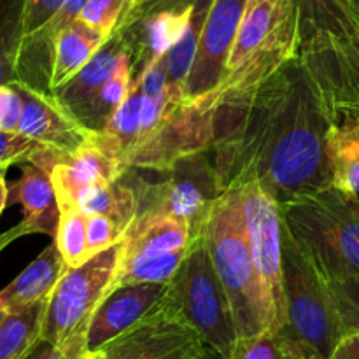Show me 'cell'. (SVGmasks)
<instances>
[{
    "label": "cell",
    "mask_w": 359,
    "mask_h": 359,
    "mask_svg": "<svg viewBox=\"0 0 359 359\" xmlns=\"http://www.w3.org/2000/svg\"><path fill=\"white\" fill-rule=\"evenodd\" d=\"M217 91L210 151L223 191L256 181L280 207L332 186L326 140L337 112L302 49L228 72Z\"/></svg>",
    "instance_id": "obj_1"
},
{
    "label": "cell",
    "mask_w": 359,
    "mask_h": 359,
    "mask_svg": "<svg viewBox=\"0 0 359 359\" xmlns=\"http://www.w3.org/2000/svg\"><path fill=\"white\" fill-rule=\"evenodd\" d=\"M198 235L228 294L238 339L283 330L256 270L238 189L224 191L212 203Z\"/></svg>",
    "instance_id": "obj_2"
},
{
    "label": "cell",
    "mask_w": 359,
    "mask_h": 359,
    "mask_svg": "<svg viewBox=\"0 0 359 359\" xmlns=\"http://www.w3.org/2000/svg\"><path fill=\"white\" fill-rule=\"evenodd\" d=\"M280 216L326 280L359 277V198L328 186L280 205Z\"/></svg>",
    "instance_id": "obj_3"
},
{
    "label": "cell",
    "mask_w": 359,
    "mask_h": 359,
    "mask_svg": "<svg viewBox=\"0 0 359 359\" xmlns=\"http://www.w3.org/2000/svg\"><path fill=\"white\" fill-rule=\"evenodd\" d=\"M121 242L91 256L86 263L67 269L49 294L42 321V340L60 347L72 359L86 351L88 330L98 305L114 287Z\"/></svg>",
    "instance_id": "obj_4"
},
{
    "label": "cell",
    "mask_w": 359,
    "mask_h": 359,
    "mask_svg": "<svg viewBox=\"0 0 359 359\" xmlns=\"http://www.w3.org/2000/svg\"><path fill=\"white\" fill-rule=\"evenodd\" d=\"M165 297L207 347L221 359L231 356L238 340L237 326L202 235L193 238L188 255L167 283Z\"/></svg>",
    "instance_id": "obj_5"
},
{
    "label": "cell",
    "mask_w": 359,
    "mask_h": 359,
    "mask_svg": "<svg viewBox=\"0 0 359 359\" xmlns=\"http://www.w3.org/2000/svg\"><path fill=\"white\" fill-rule=\"evenodd\" d=\"M286 326L321 359H330L344 332L332 290L314 263L283 228Z\"/></svg>",
    "instance_id": "obj_6"
},
{
    "label": "cell",
    "mask_w": 359,
    "mask_h": 359,
    "mask_svg": "<svg viewBox=\"0 0 359 359\" xmlns=\"http://www.w3.org/2000/svg\"><path fill=\"white\" fill-rule=\"evenodd\" d=\"M217 102V88L200 97L174 95L160 123L130 151L126 158L128 168L161 172L181 158L209 151L212 147Z\"/></svg>",
    "instance_id": "obj_7"
},
{
    "label": "cell",
    "mask_w": 359,
    "mask_h": 359,
    "mask_svg": "<svg viewBox=\"0 0 359 359\" xmlns=\"http://www.w3.org/2000/svg\"><path fill=\"white\" fill-rule=\"evenodd\" d=\"M158 174L161 177L156 182L144 177L128 179L139 198V212L153 210L184 219L196 238L212 203L224 193L214 158L203 151L181 158Z\"/></svg>",
    "instance_id": "obj_8"
},
{
    "label": "cell",
    "mask_w": 359,
    "mask_h": 359,
    "mask_svg": "<svg viewBox=\"0 0 359 359\" xmlns=\"http://www.w3.org/2000/svg\"><path fill=\"white\" fill-rule=\"evenodd\" d=\"M242 214L256 270L265 293L279 319L286 326V294H284L283 216L277 200L259 182H248L238 188Z\"/></svg>",
    "instance_id": "obj_9"
},
{
    "label": "cell",
    "mask_w": 359,
    "mask_h": 359,
    "mask_svg": "<svg viewBox=\"0 0 359 359\" xmlns=\"http://www.w3.org/2000/svg\"><path fill=\"white\" fill-rule=\"evenodd\" d=\"M202 344L198 333L163 293L137 325L105 344L102 351L107 359H182Z\"/></svg>",
    "instance_id": "obj_10"
},
{
    "label": "cell",
    "mask_w": 359,
    "mask_h": 359,
    "mask_svg": "<svg viewBox=\"0 0 359 359\" xmlns=\"http://www.w3.org/2000/svg\"><path fill=\"white\" fill-rule=\"evenodd\" d=\"M245 2L248 0H212L186 83L188 97L209 93L224 79Z\"/></svg>",
    "instance_id": "obj_11"
},
{
    "label": "cell",
    "mask_w": 359,
    "mask_h": 359,
    "mask_svg": "<svg viewBox=\"0 0 359 359\" xmlns=\"http://www.w3.org/2000/svg\"><path fill=\"white\" fill-rule=\"evenodd\" d=\"M23 98L18 132L35 140L62 156L72 154L90 140L91 130L81 125L79 119L48 90L16 81L13 83Z\"/></svg>",
    "instance_id": "obj_12"
},
{
    "label": "cell",
    "mask_w": 359,
    "mask_h": 359,
    "mask_svg": "<svg viewBox=\"0 0 359 359\" xmlns=\"http://www.w3.org/2000/svg\"><path fill=\"white\" fill-rule=\"evenodd\" d=\"M128 49L130 41L126 30L123 27H116L107 41L95 53L93 58L72 79L51 91L79 119L81 125L91 132H93L98 93L116 72L119 60Z\"/></svg>",
    "instance_id": "obj_13"
},
{
    "label": "cell",
    "mask_w": 359,
    "mask_h": 359,
    "mask_svg": "<svg viewBox=\"0 0 359 359\" xmlns=\"http://www.w3.org/2000/svg\"><path fill=\"white\" fill-rule=\"evenodd\" d=\"M130 168L102 142L98 132L72 154L62 156L48 172L55 186L58 203H74L84 188L97 182H114Z\"/></svg>",
    "instance_id": "obj_14"
},
{
    "label": "cell",
    "mask_w": 359,
    "mask_h": 359,
    "mask_svg": "<svg viewBox=\"0 0 359 359\" xmlns=\"http://www.w3.org/2000/svg\"><path fill=\"white\" fill-rule=\"evenodd\" d=\"M167 290V283H140L112 287L102 300L88 330L86 351H98L140 321Z\"/></svg>",
    "instance_id": "obj_15"
},
{
    "label": "cell",
    "mask_w": 359,
    "mask_h": 359,
    "mask_svg": "<svg viewBox=\"0 0 359 359\" xmlns=\"http://www.w3.org/2000/svg\"><path fill=\"white\" fill-rule=\"evenodd\" d=\"M9 202L23 205L25 217L18 224L23 235L44 233L56 237L60 203L48 172L34 163L23 165L20 181L9 186Z\"/></svg>",
    "instance_id": "obj_16"
},
{
    "label": "cell",
    "mask_w": 359,
    "mask_h": 359,
    "mask_svg": "<svg viewBox=\"0 0 359 359\" xmlns=\"http://www.w3.org/2000/svg\"><path fill=\"white\" fill-rule=\"evenodd\" d=\"M67 269L69 266L56 242L49 244L13 283L0 291V311L14 314L48 300Z\"/></svg>",
    "instance_id": "obj_17"
},
{
    "label": "cell",
    "mask_w": 359,
    "mask_h": 359,
    "mask_svg": "<svg viewBox=\"0 0 359 359\" xmlns=\"http://www.w3.org/2000/svg\"><path fill=\"white\" fill-rule=\"evenodd\" d=\"M191 242V226L184 219L170 214L144 210L137 214L123 235L121 256L165 255L188 248Z\"/></svg>",
    "instance_id": "obj_18"
},
{
    "label": "cell",
    "mask_w": 359,
    "mask_h": 359,
    "mask_svg": "<svg viewBox=\"0 0 359 359\" xmlns=\"http://www.w3.org/2000/svg\"><path fill=\"white\" fill-rule=\"evenodd\" d=\"M107 41L104 34L91 28L79 18L56 34L53 41L51 70H49V90L63 86L72 79Z\"/></svg>",
    "instance_id": "obj_19"
},
{
    "label": "cell",
    "mask_w": 359,
    "mask_h": 359,
    "mask_svg": "<svg viewBox=\"0 0 359 359\" xmlns=\"http://www.w3.org/2000/svg\"><path fill=\"white\" fill-rule=\"evenodd\" d=\"M332 186L344 195L359 198V118L337 112L326 140Z\"/></svg>",
    "instance_id": "obj_20"
},
{
    "label": "cell",
    "mask_w": 359,
    "mask_h": 359,
    "mask_svg": "<svg viewBox=\"0 0 359 359\" xmlns=\"http://www.w3.org/2000/svg\"><path fill=\"white\" fill-rule=\"evenodd\" d=\"M76 205L86 216H109L126 231L139 214V198L126 174L114 182H97L81 191Z\"/></svg>",
    "instance_id": "obj_21"
},
{
    "label": "cell",
    "mask_w": 359,
    "mask_h": 359,
    "mask_svg": "<svg viewBox=\"0 0 359 359\" xmlns=\"http://www.w3.org/2000/svg\"><path fill=\"white\" fill-rule=\"evenodd\" d=\"M140 107H142V91H140L139 79L133 77L125 100L116 109L105 128L98 132L102 142L125 165L130 151L140 137Z\"/></svg>",
    "instance_id": "obj_22"
},
{
    "label": "cell",
    "mask_w": 359,
    "mask_h": 359,
    "mask_svg": "<svg viewBox=\"0 0 359 359\" xmlns=\"http://www.w3.org/2000/svg\"><path fill=\"white\" fill-rule=\"evenodd\" d=\"M210 4H212V0H195L193 16L189 20L188 28L165 55L168 88L179 95H186V83H188V76L191 72L193 62H195L196 48H198L200 35H202V28L205 23L207 13L210 9Z\"/></svg>",
    "instance_id": "obj_23"
},
{
    "label": "cell",
    "mask_w": 359,
    "mask_h": 359,
    "mask_svg": "<svg viewBox=\"0 0 359 359\" xmlns=\"http://www.w3.org/2000/svg\"><path fill=\"white\" fill-rule=\"evenodd\" d=\"M48 300L14 314H6L0 325V359H23L42 337Z\"/></svg>",
    "instance_id": "obj_24"
},
{
    "label": "cell",
    "mask_w": 359,
    "mask_h": 359,
    "mask_svg": "<svg viewBox=\"0 0 359 359\" xmlns=\"http://www.w3.org/2000/svg\"><path fill=\"white\" fill-rule=\"evenodd\" d=\"M228 359H321L290 330H270L262 335L238 339Z\"/></svg>",
    "instance_id": "obj_25"
},
{
    "label": "cell",
    "mask_w": 359,
    "mask_h": 359,
    "mask_svg": "<svg viewBox=\"0 0 359 359\" xmlns=\"http://www.w3.org/2000/svg\"><path fill=\"white\" fill-rule=\"evenodd\" d=\"M191 245V244H189ZM188 248L175 249L165 255H137V256H119L118 272L114 277V287L125 284L140 283H168L181 266L182 259L189 251Z\"/></svg>",
    "instance_id": "obj_26"
},
{
    "label": "cell",
    "mask_w": 359,
    "mask_h": 359,
    "mask_svg": "<svg viewBox=\"0 0 359 359\" xmlns=\"http://www.w3.org/2000/svg\"><path fill=\"white\" fill-rule=\"evenodd\" d=\"M25 0H0V84L20 81L21 42H23Z\"/></svg>",
    "instance_id": "obj_27"
},
{
    "label": "cell",
    "mask_w": 359,
    "mask_h": 359,
    "mask_svg": "<svg viewBox=\"0 0 359 359\" xmlns=\"http://www.w3.org/2000/svg\"><path fill=\"white\" fill-rule=\"evenodd\" d=\"M86 219V214L74 203L60 205V223L55 242L69 269L83 265L91 258L88 249Z\"/></svg>",
    "instance_id": "obj_28"
},
{
    "label": "cell",
    "mask_w": 359,
    "mask_h": 359,
    "mask_svg": "<svg viewBox=\"0 0 359 359\" xmlns=\"http://www.w3.org/2000/svg\"><path fill=\"white\" fill-rule=\"evenodd\" d=\"M300 16L302 37L307 39L321 30L342 32L351 21L342 9L340 0H291Z\"/></svg>",
    "instance_id": "obj_29"
},
{
    "label": "cell",
    "mask_w": 359,
    "mask_h": 359,
    "mask_svg": "<svg viewBox=\"0 0 359 359\" xmlns=\"http://www.w3.org/2000/svg\"><path fill=\"white\" fill-rule=\"evenodd\" d=\"M332 290L344 332H359V277L326 280Z\"/></svg>",
    "instance_id": "obj_30"
},
{
    "label": "cell",
    "mask_w": 359,
    "mask_h": 359,
    "mask_svg": "<svg viewBox=\"0 0 359 359\" xmlns=\"http://www.w3.org/2000/svg\"><path fill=\"white\" fill-rule=\"evenodd\" d=\"M125 9L126 0H88L79 20L109 37L121 21Z\"/></svg>",
    "instance_id": "obj_31"
},
{
    "label": "cell",
    "mask_w": 359,
    "mask_h": 359,
    "mask_svg": "<svg viewBox=\"0 0 359 359\" xmlns=\"http://www.w3.org/2000/svg\"><path fill=\"white\" fill-rule=\"evenodd\" d=\"M86 233H88V249L91 256L97 252L105 251L114 244L121 242L125 230L118 221L109 216H88L86 219Z\"/></svg>",
    "instance_id": "obj_32"
},
{
    "label": "cell",
    "mask_w": 359,
    "mask_h": 359,
    "mask_svg": "<svg viewBox=\"0 0 359 359\" xmlns=\"http://www.w3.org/2000/svg\"><path fill=\"white\" fill-rule=\"evenodd\" d=\"M41 147L44 146L21 135L20 132L0 130V170H6L9 165L14 163H28Z\"/></svg>",
    "instance_id": "obj_33"
},
{
    "label": "cell",
    "mask_w": 359,
    "mask_h": 359,
    "mask_svg": "<svg viewBox=\"0 0 359 359\" xmlns=\"http://www.w3.org/2000/svg\"><path fill=\"white\" fill-rule=\"evenodd\" d=\"M65 0H25L23 39L37 34L56 16Z\"/></svg>",
    "instance_id": "obj_34"
},
{
    "label": "cell",
    "mask_w": 359,
    "mask_h": 359,
    "mask_svg": "<svg viewBox=\"0 0 359 359\" xmlns=\"http://www.w3.org/2000/svg\"><path fill=\"white\" fill-rule=\"evenodd\" d=\"M23 98L14 84H0V130L2 132H18Z\"/></svg>",
    "instance_id": "obj_35"
},
{
    "label": "cell",
    "mask_w": 359,
    "mask_h": 359,
    "mask_svg": "<svg viewBox=\"0 0 359 359\" xmlns=\"http://www.w3.org/2000/svg\"><path fill=\"white\" fill-rule=\"evenodd\" d=\"M330 359H359V332H351L340 339Z\"/></svg>",
    "instance_id": "obj_36"
},
{
    "label": "cell",
    "mask_w": 359,
    "mask_h": 359,
    "mask_svg": "<svg viewBox=\"0 0 359 359\" xmlns=\"http://www.w3.org/2000/svg\"><path fill=\"white\" fill-rule=\"evenodd\" d=\"M23 359H72L69 354L63 353L60 347L53 346L48 340H39L37 346L30 351Z\"/></svg>",
    "instance_id": "obj_37"
},
{
    "label": "cell",
    "mask_w": 359,
    "mask_h": 359,
    "mask_svg": "<svg viewBox=\"0 0 359 359\" xmlns=\"http://www.w3.org/2000/svg\"><path fill=\"white\" fill-rule=\"evenodd\" d=\"M340 2H342V9L346 16L359 30V0H340Z\"/></svg>",
    "instance_id": "obj_38"
},
{
    "label": "cell",
    "mask_w": 359,
    "mask_h": 359,
    "mask_svg": "<svg viewBox=\"0 0 359 359\" xmlns=\"http://www.w3.org/2000/svg\"><path fill=\"white\" fill-rule=\"evenodd\" d=\"M182 359H221V358L217 356V354L214 353L210 347H207L205 344H202V346L196 347L195 351H191L189 354H186Z\"/></svg>",
    "instance_id": "obj_39"
},
{
    "label": "cell",
    "mask_w": 359,
    "mask_h": 359,
    "mask_svg": "<svg viewBox=\"0 0 359 359\" xmlns=\"http://www.w3.org/2000/svg\"><path fill=\"white\" fill-rule=\"evenodd\" d=\"M20 237H25L23 231H21L20 226H14L13 230H9V231H6V233L0 235V251H2V249L6 248V245H9L11 242H14V241H16V238H20Z\"/></svg>",
    "instance_id": "obj_40"
},
{
    "label": "cell",
    "mask_w": 359,
    "mask_h": 359,
    "mask_svg": "<svg viewBox=\"0 0 359 359\" xmlns=\"http://www.w3.org/2000/svg\"><path fill=\"white\" fill-rule=\"evenodd\" d=\"M7 203H9V184H7L4 172H0V214L4 212Z\"/></svg>",
    "instance_id": "obj_41"
},
{
    "label": "cell",
    "mask_w": 359,
    "mask_h": 359,
    "mask_svg": "<svg viewBox=\"0 0 359 359\" xmlns=\"http://www.w3.org/2000/svg\"><path fill=\"white\" fill-rule=\"evenodd\" d=\"M146 2V0H126V9H125V14H123V18H130L133 13H135L137 9H139L142 4ZM121 18V20H123Z\"/></svg>",
    "instance_id": "obj_42"
},
{
    "label": "cell",
    "mask_w": 359,
    "mask_h": 359,
    "mask_svg": "<svg viewBox=\"0 0 359 359\" xmlns=\"http://www.w3.org/2000/svg\"><path fill=\"white\" fill-rule=\"evenodd\" d=\"M335 112H347V114H354L359 118V102H353V104L342 105V107L335 109Z\"/></svg>",
    "instance_id": "obj_43"
},
{
    "label": "cell",
    "mask_w": 359,
    "mask_h": 359,
    "mask_svg": "<svg viewBox=\"0 0 359 359\" xmlns=\"http://www.w3.org/2000/svg\"><path fill=\"white\" fill-rule=\"evenodd\" d=\"M81 359H107V356H105L104 351L98 349V351H91V353H86Z\"/></svg>",
    "instance_id": "obj_44"
},
{
    "label": "cell",
    "mask_w": 359,
    "mask_h": 359,
    "mask_svg": "<svg viewBox=\"0 0 359 359\" xmlns=\"http://www.w3.org/2000/svg\"><path fill=\"white\" fill-rule=\"evenodd\" d=\"M158 2H163V0H146V2H144L142 6L139 7V9H144V7H151V6H154V4H158ZM139 9H137V11H139ZM137 11H135V13H137ZM135 13H133V14H135ZM133 14H132V16H133ZM123 20H125V18H123Z\"/></svg>",
    "instance_id": "obj_45"
},
{
    "label": "cell",
    "mask_w": 359,
    "mask_h": 359,
    "mask_svg": "<svg viewBox=\"0 0 359 359\" xmlns=\"http://www.w3.org/2000/svg\"><path fill=\"white\" fill-rule=\"evenodd\" d=\"M4 318H6V312H2V311H0V325H2Z\"/></svg>",
    "instance_id": "obj_46"
},
{
    "label": "cell",
    "mask_w": 359,
    "mask_h": 359,
    "mask_svg": "<svg viewBox=\"0 0 359 359\" xmlns=\"http://www.w3.org/2000/svg\"><path fill=\"white\" fill-rule=\"evenodd\" d=\"M0 172H6V170H0Z\"/></svg>",
    "instance_id": "obj_47"
}]
</instances>
